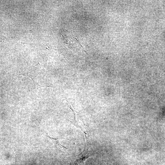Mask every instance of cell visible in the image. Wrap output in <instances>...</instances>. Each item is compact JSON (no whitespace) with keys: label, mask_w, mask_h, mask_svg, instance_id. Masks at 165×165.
<instances>
[{"label":"cell","mask_w":165,"mask_h":165,"mask_svg":"<svg viewBox=\"0 0 165 165\" xmlns=\"http://www.w3.org/2000/svg\"><path fill=\"white\" fill-rule=\"evenodd\" d=\"M46 136L48 138L51 139L53 142L56 147L62 151H66L67 150H68V148L66 147L61 145L58 141L59 139H66L61 138H53L47 134H46Z\"/></svg>","instance_id":"7a4b0ae2"},{"label":"cell","mask_w":165,"mask_h":165,"mask_svg":"<svg viewBox=\"0 0 165 165\" xmlns=\"http://www.w3.org/2000/svg\"><path fill=\"white\" fill-rule=\"evenodd\" d=\"M93 156V154L88 147L86 145L84 149L75 158L73 165H84L85 160L88 158Z\"/></svg>","instance_id":"6da1fadb"}]
</instances>
